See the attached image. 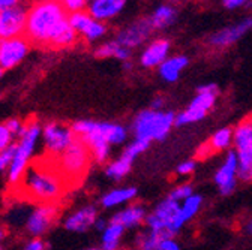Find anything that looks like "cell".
I'll return each instance as SVG.
<instances>
[{
    "instance_id": "e575fe53",
    "label": "cell",
    "mask_w": 252,
    "mask_h": 250,
    "mask_svg": "<svg viewBox=\"0 0 252 250\" xmlns=\"http://www.w3.org/2000/svg\"><path fill=\"white\" fill-rule=\"evenodd\" d=\"M6 126L9 128V131L12 132V135L15 137V139H18L21 137V134L24 132L26 129V120L23 118H18V117H11L8 120H5Z\"/></svg>"
},
{
    "instance_id": "277c9868",
    "label": "cell",
    "mask_w": 252,
    "mask_h": 250,
    "mask_svg": "<svg viewBox=\"0 0 252 250\" xmlns=\"http://www.w3.org/2000/svg\"><path fill=\"white\" fill-rule=\"evenodd\" d=\"M42 135V124L36 118L26 120V129L21 134V137L15 141V150L12 164L6 172L8 183L12 187H18L24 174L33 164V156L36 151V147L41 141Z\"/></svg>"
},
{
    "instance_id": "ffe728a7",
    "label": "cell",
    "mask_w": 252,
    "mask_h": 250,
    "mask_svg": "<svg viewBox=\"0 0 252 250\" xmlns=\"http://www.w3.org/2000/svg\"><path fill=\"white\" fill-rule=\"evenodd\" d=\"M146 216H147V210L144 208V205L134 201L128 205L119 208L111 216L110 221L122 225L125 229H132V228H138V226L144 225Z\"/></svg>"
},
{
    "instance_id": "9c48e42d",
    "label": "cell",
    "mask_w": 252,
    "mask_h": 250,
    "mask_svg": "<svg viewBox=\"0 0 252 250\" xmlns=\"http://www.w3.org/2000/svg\"><path fill=\"white\" fill-rule=\"evenodd\" d=\"M233 132V150L239 161V180L252 183V118L240 121Z\"/></svg>"
},
{
    "instance_id": "4fadbf2b",
    "label": "cell",
    "mask_w": 252,
    "mask_h": 250,
    "mask_svg": "<svg viewBox=\"0 0 252 250\" xmlns=\"http://www.w3.org/2000/svg\"><path fill=\"white\" fill-rule=\"evenodd\" d=\"M153 27L149 21V17L144 18H138L132 23H129L128 26L122 27L119 32L116 33V41L120 42L122 45H125L129 50H135L140 47H144L150 36L153 35Z\"/></svg>"
},
{
    "instance_id": "f35d334b",
    "label": "cell",
    "mask_w": 252,
    "mask_h": 250,
    "mask_svg": "<svg viewBox=\"0 0 252 250\" xmlns=\"http://www.w3.org/2000/svg\"><path fill=\"white\" fill-rule=\"evenodd\" d=\"M161 250H182V246L173 235H167L161 241Z\"/></svg>"
},
{
    "instance_id": "4dcf8cb0",
    "label": "cell",
    "mask_w": 252,
    "mask_h": 250,
    "mask_svg": "<svg viewBox=\"0 0 252 250\" xmlns=\"http://www.w3.org/2000/svg\"><path fill=\"white\" fill-rule=\"evenodd\" d=\"M150 144L152 142H149L146 139H137V138H134L129 144L125 145L122 154L125 156V158H128L129 161L135 162V159L140 158V156L150 147Z\"/></svg>"
},
{
    "instance_id": "f6af8a7d",
    "label": "cell",
    "mask_w": 252,
    "mask_h": 250,
    "mask_svg": "<svg viewBox=\"0 0 252 250\" xmlns=\"http://www.w3.org/2000/svg\"><path fill=\"white\" fill-rule=\"evenodd\" d=\"M246 229H248V232H249V234H252V219H251V221H249V223H248Z\"/></svg>"
},
{
    "instance_id": "836d02e7",
    "label": "cell",
    "mask_w": 252,
    "mask_h": 250,
    "mask_svg": "<svg viewBox=\"0 0 252 250\" xmlns=\"http://www.w3.org/2000/svg\"><path fill=\"white\" fill-rule=\"evenodd\" d=\"M68 14H75L87 9V0H59Z\"/></svg>"
},
{
    "instance_id": "f546056e",
    "label": "cell",
    "mask_w": 252,
    "mask_h": 250,
    "mask_svg": "<svg viewBox=\"0 0 252 250\" xmlns=\"http://www.w3.org/2000/svg\"><path fill=\"white\" fill-rule=\"evenodd\" d=\"M203 207V196L198 194H192L189 198H186L185 201L180 202V213L182 217L185 219V222L189 223L192 219L200 213Z\"/></svg>"
},
{
    "instance_id": "7402d4cb",
    "label": "cell",
    "mask_w": 252,
    "mask_h": 250,
    "mask_svg": "<svg viewBox=\"0 0 252 250\" xmlns=\"http://www.w3.org/2000/svg\"><path fill=\"white\" fill-rule=\"evenodd\" d=\"M189 66V58L183 54H174L168 56L162 63L158 66V75L167 84H174L180 80L183 71Z\"/></svg>"
},
{
    "instance_id": "d6a6232c",
    "label": "cell",
    "mask_w": 252,
    "mask_h": 250,
    "mask_svg": "<svg viewBox=\"0 0 252 250\" xmlns=\"http://www.w3.org/2000/svg\"><path fill=\"white\" fill-rule=\"evenodd\" d=\"M15 137L12 135V132L9 131V128L6 126V123L2 121L0 123V151L9 148L11 145L15 144Z\"/></svg>"
},
{
    "instance_id": "484cf974",
    "label": "cell",
    "mask_w": 252,
    "mask_h": 250,
    "mask_svg": "<svg viewBox=\"0 0 252 250\" xmlns=\"http://www.w3.org/2000/svg\"><path fill=\"white\" fill-rule=\"evenodd\" d=\"M233 137L234 132L231 128H219L216 132L212 134L207 144H204V154L219 153V151H228L233 147Z\"/></svg>"
},
{
    "instance_id": "f907efd6",
    "label": "cell",
    "mask_w": 252,
    "mask_h": 250,
    "mask_svg": "<svg viewBox=\"0 0 252 250\" xmlns=\"http://www.w3.org/2000/svg\"><path fill=\"white\" fill-rule=\"evenodd\" d=\"M89 2H90V0H87V3H89Z\"/></svg>"
},
{
    "instance_id": "8d00e7d4",
    "label": "cell",
    "mask_w": 252,
    "mask_h": 250,
    "mask_svg": "<svg viewBox=\"0 0 252 250\" xmlns=\"http://www.w3.org/2000/svg\"><path fill=\"white\" fill-rule=\"evenodd\" d=\"M195 168H197V162L194 159H186L183 162H180L176 168V174L180 175V177H189L195 172Z\"/></svg>"
},
{
    "instance_id": "f1b7e54d",
    "label": "cell",
    "mask_w": 252,
    "mask_h": 250,
    "mask_svg": "<svg viewBox=\"0 0 252 250\" xmlns=\"http://www.w3.org/2000/svg\"><path fill=\"white\" fill-rule=\"evenodd\" d=\"M164 237H167V234L146 228L135 238V250H161V241Z\"/></svg>"
},
{
    "instance_id": "cb8c5ba5",
    "label": "cell",
    "mask_w": 252,
    "mask_h": 250,
    "mask_svg": "<svg viewBox=\"0 0 252 250\" xmlns=\"http://www.w3.org/2000/svg\"><path fill=\"white\" fill-rule=\"evenodd\" d=\"M149 21L153 30H167L177 21V8L173 3H161L158 5L153 12L149 15Z\"/></svg>"
},
{
    "instance_id": "c3c4849f",
    "label": "cell",
    "mask_w": 252,
    "mask_h": 250,
    "mask_svg": "<svg viewBox=\"0 0 252 250\" xmlns=\"http://www.w3.org/2000/svg\"><path fill=\"white\" fill-rule=\"evenodd\" d=\"M0 250H3V247H2V246H0Z\"/></svg>"
},
{
    "instance_id": "ee69618b",
    "label": "cell",
    "mask_w": 252,
    "mask_h": 250,
    "mask_svg": "<svg viewBox=\"0 0 252 250\" xmlns=\"http://www.w3.org/2000/svg\"><path fill=\"white\" fill-rule=\"evenodd\" d=\"M6 235H8V232H6V229L3 228V226H0V243H2L5 238H6Z\"/></svg>"
},
{
    "instance_id": "ac0fdd59",
    "label": "cell",
    "mask_w": 252,
    "mask_h": 250,
    "mask_svg": "<svg viewBox=\"0 0 252 250\" xmlns=\"http://www.w3.org/2000/svg\"><path fill=\"white\" fill-rule=\"evenodd\" d=\"M170 51L171 42L167 38H155L143 47L138 61L144 69H158V66L168 58Z\"/></svg>"
},
{
    "instance_id": "b9f144b4",
    "label": "cell",
    "mask_w": 252,
    "mask_h": 250,
    "mask_svg": "<svg viewBox=\"0 0 252 250\" xmlns=\"http://www.w3.org/2000/svg\"><path fill=\"white\" fill-rule=\"evenodd\" d=\"M150 108H153V110H164V108H165V99H164L162 96H156V98L152 101Z\"/></svg>"
},
{
    "instance_id": "7dc6e473",
    "label": "cell",
    "mask_w": 252,
    "mask_h": 250,
    "mask_svg": "<svg viewBox=\"0 0 252 250\" xmlns=\"http://www.w3.org/2000/svg\"><path fill=\"white\" fill-rule=\"evenodd\" d=\"M5 72H6L5 69H2V68H0V80H2V78H3V75H5Z\"/></svg>"
},
{
    "instance_id": "4316f807",
    "label": "cell",
    "mask_w": 252,
    "mask_h": 250,
    "mask_svg": "<svg viewBox=\"0 0 252 250\" xmlns=\"http://www.w3.org/2000/svg\"><path fill=\"white\" fill-rule=\"evenodd\" d=\"M125 228L113 221H108V225L101 231V246L105 250H119L122 238L125 235Z\"/></svg>"
},
{
    "instance_id": "5b68a950",
    "label": "cell",
    "mask_w": 252,
    "mask_h": 250,
    "mask_svg": "<svg viewBox=\"0 0 252 250\" xmlns=\"http://www.w3.org/2000/svg\"><path fill=\"white\" fill-rule=\"evenodd\" d=\"M176 126V112L165 110L144 108L135 114L131 121L129 131L137 139H146L149 142L164 141L171 129Z\"/></svg>"
},
{
    "instance_id": "6da1fadb",
    "label": "cell",
    "mask_w": 252,
    "mask_h": 250,
    "mask_svg": "<svg viewBox=\"0 0 252 250\" xmlns=\"http://www.w3.org/2000/svg\"><path fill=\"white\" fill-rule=\"evenodd\" d=\"M24 36L32 45L50 50L71 48L78 41L69 14L59 0H36L27 8Z\"/></svg>"
},
{
    "instance_id": "30bf717a",
    "label": "cell",
    "mask_w": 252,
    "mask_h": 250,
    "mask_svg": "<svg viewBox=\"0 0 252 250\" xmlns=\"http://www.w3.org/2000/svg\"><path fill=\"white\" fill-rule=\"evenodd\" d=\"M60 208L57 204L41 202L32 208L26 217L24 229L30 237H44L59 221Z\"/></svg>"
},
{
    "instance_id": "9a60e30c",
    "label": "cell",
    "mask_w": 252,
    "mask_h": 250,
    "mask_svg": "<svg viewBox=\"0 0 252 250\" xmlns=\"http://www.w3.org/2000/svg\"><path fill=\"white\" fill-rule=\"evenodd\" d=\"M213 181L220 195H231L239 183V161L234 150H228L224 161L213 174Z\"/></svg>"
},
{
    "instance_id": "8992f818",
    "label": "cell",
    "mask_w": 252,
    "mask_h": 250,
    "mask_svg": "<svg viewBox=\"0 0 252 250\" xmlns=\"http://www.w3.org/2000/svg\"><path fill=\"white\" fill-rule=\"evenodd\" d=\"M218 93L219 88L215 83H206L198 85L195 96L189 101V104L180 112L176 114V126L185 128L204 120L216 105Z\"/></svg>"
},
{
    "instance_id": "44dd1931",
    "label": "cell",
    "mask_w": 252,
    "mask_h": 250,
    "mask_svg": "<svg viewBox=\"0 0 252 250\" xmlns=\"http://www.w3.org/2000/svg\"><path fill=\"white\" fill-rule=\"evenodd\" d=\"M128 0H90L87 3V12L99 21L108 23L120 15Z\"/></svg>"
},
{
    "instance_id": "2e32d148",
    "label": "cell",
    "mask_w": 252,
    "mask_h": 250,
    "mask_svg": "<svg viewBox=\"0 0 252 250\" xmlns=\"http://www.w3.org/2000/svg\"><path fill=\"white\" fill-rule=\"evenodd\" d=\"M252 30V17L243 18L231 26H225L210 35L209 44L215 48H227L239 42Z\"/></svg>"
},
{
    "instance_id": "5bb4252c",
    "label": "cell",
    "mask_w": 252,
    "mask_h": 250,
    "mask_svg": "<svg viewBox=\"0 0 252 250\" xmlns=\"http://www.w3.org/2000/svg\"><path fill=\"white\" fill-rule=\"evenodd\" d=\"M69 21H71V26L74 27V30L77 32L78 38H81L90 44L101 41L108 33L107 23L96 20L87 11L69 14Z\"/></svg>"
},
{
    "instance_id": "52a82bcc",
    "label": "cell",
    "mask_w": 252,
    "mask_h": 250,
    "mask_svg": "<svg viewBox=\"0 0 252 250\" xmlns=\"http://www.w3.org/2000/svg\"><path fill=\"white\" fill-rule=\"evenodd\" d=\"M144 225L147 229L176 237L186 225L180 213V202L167 196L147 213Z\"/></svg>"
},
{
    "instance_id": "681fc988",
    "label": "cell",
    "mask_w": 252,
    "mask_h": 250,
    "mask_svg": "<svg viewBox=\"0 0 252 250\" xmlns=\"http://www.w3.org/2000/svg\"><path fill=\"white\" fill-rule=\"evenodd\" d=\"M0 99H2V93H0Z\"/></svg>"
},
{
    "instance_id": "d6986e66",
    "label": "cell",
    "mask_w": 252,
    "mask_h": 250,
    "mask_svg": "<svg viewBox=\"0 0 252 250\" xmlns=\"http://www.w3.org/2000/svg\"><path fill=\"white\" fill-rule=\"evenodd\" d=\"M98 208L89 204L80 207L78 210L72 211L63 221V228L71 232H86L90 228H94V223L98 221Z\"/></svg>"
},
{
    "instance_id": "bcb514c9",
    "label": "cell",
    "mask_w": 252,
    "mask_h": 250,
    "mask_svg": "<svg viewBox=\"0 0 252 250\" xmlns=\"http://www.w3.org/2000/svg\"><path fill=\"white\" fill-rule=\"evenodd\" d=\"M84 250H105V249L101 246V247H89V249H84Z\"/></svg>"
},
{
    "instance_id": "83f0119b",
    "label": "cell",
    "mask_w": 252,
    "mask_h": 250,
    "mask_svg": "<svg viewBox=\"0 0 252 250\" xmlns=\"http://www.w3.org/2000/svg\"><path fill=\"white\" fill-rule=\"evenodd\" d=\"M132 164H134L132 161H129L128 158H125L123 154H120L114 161L105 164V175L113 181H122L123 178L129 175L132 169Z\"/></svg>"
},
{
    "instance_id": "74e56055",
    "label": "cell",
    "mask_w": 252,
    "mask_h": 250,
    "mask_svg": "<svg viewBox=\"0 0 252 250\" xmlns=\"http://www.w3.org/2000/svg\"><path fill=\"white\" fill-rule=\"evenodd\" d=\"M48 243L42 237H32L23 247L21 250H48Z\"/></svg>"
},
{
    "instance_id": "7a4b0ae2",
    "label": "cell",
    "mask_w": 252,
    "mask_h": 250,
    "mask_svg": "<svg viewBox=\"0 0 252 250\" xmlns=\"http://www.w3.org/2000/svg\"><path fill=\"white\" fill-rule=\"evenodd\" d=\"M78 139H81L92 154V161L105 165L111 156L113 147L122 145L128 141L129 131L120 123L98 121L83 118L71 124Z\"/></svg>"
},
{
    "instance_id": "60d3db41",
    "label": "cell",
    "mask_w": 252,
    "mask_h": 250,
    "mask_svg": "<svg viewBox=\"0 0 252 250\" xmlns=\"http://www.w3.org/2000/svg\"><path fill=\"white\" fill-rule=\"evenodd\" d=\"M21 0H0V12L11 9L14 6H18Z\"/></svg>"
},
{
    "instance_id": "603a6c76",
    "label": "cell",
    "mask_w": 252,
    "mask_h": 250,
    "mask_svg": "<svg viewBox=\"0 0 252 250\" xmlns=\"http://www.w3.org/2000/svg\"><path fill=\"white\" fill-rule=\"evenodd\" d=\"M137 194H138L137 189L132 186H117L101 196L99 204L102 208H108V210L110 208H122L125 205L134 202L137 198Z\"/></svg>"
},
{
    "instance_id": "7c38bea8",
    "label": "cell",
    "mask_w": 252,
    "mask_h": 250,
    "mask_svg": "<svg viewBox=\"0 0 252 250\" xmlns=\"http://www.w3.org/2000/svg\"><path fill=\"white\" fill-rule=\"evenodd\" d=\"M32 47L33 45L26 36L0 39V68L11 71L21 65L27 58Z\"/></svg>"
},
{
    "instance_id": "ba28073f",
    "label": "cell",
    "mask_w": 252,
    "mask_h": 250,
    "mask_svg": "<svg viewBox=\"0 0 252 250\" xmlns=\"http://www.w3.org/2000/svg\"><path fill=\"white\" fill-rule=\"evenodd\" d=\"M92 154L86 144L75 137L72 144L56 158V167L68 183L81 180L89 171Z\"/></svg>"
},
{
    "instance_id": "d590c367",
    "label": "cell",
    "mask_w": 252,
    "mask_h": 250,
    "mask_svg": "<svg viewBox=\"0 0 252 250\" xmlns=\"http://www.w3.org/2000/svg\"><path fill=\"white\" fill-rule=\"evenodd\" d=\"M14 150H15V144L11 145L9 148H5L0 151V172H8V169L12 164Z\"/></svg>"
},
{
    "instance_id": "1f68e13d",
    "label": "cell",
    "mask_w": 252,
    "mask_h": 250,
    "mask_svg": "<svg viewBox=\"0 0 252 250\" xmlns=\"http://www.w3.org/2000/svg\"><path fill=\"white\" fill-rule=\"evenodd\" d=\"M192 194H195L192 184H189V183H180V184H177L176 187H173L171 192H170L167 196L171 198V199H174V201H177V202H182V201H185L186 198L191 196Z\"/></svg>"
},
{
    "instance_id": "7bdbcfd3",
    "label": "cell",
    "mask_w": 252,
    "mask_h": 250,
    "mask_svg": "<svg viewBox=\"0 0 252 250\" xmlns=\"http://www.w3.org/2000/svg\"><path fill=\"white\" fill-rule=\"evenodd\" d=\"M108 225V221H105V219H102V217H98V221H96V223H94V228H96L99 232L101 231H104V228Z\"/></svg>"
},
{
    "instance_id": "d4e9b609",
    "label": "cell",
    "mask_w": 252,
    "mask_h": 250,
    "mask_svg": "<svg viewBox=\"0 0 252 250\" xmlns=\"http://www.w3.org/2000/svg\"><path fill=\"white\" fill-rule=\"evenodd\" d=\"M94 57H98L101 60L114 58V60H119L122 63H125V61L131 60L132 50L126 48L125 45H122L120 42L113 39V41H107V42H102L101 45H98L96 50H94Z\"/></svg>"
},
{
    "instance_id": "e0dca14e",
    "label": "cell",
    "mask_w": 252,
    "mask_h": 250,
    "mask_svg": "<svg viewBox=\"0 0 252 250\" xmlns=\"http://www.w3.org/2000/svg\"><path fill=\"white\" fill-rule=\"evenodd\" d=\"M27 8L18 5L0 12V39L24 36Z\"/></svg>"
},
{
    "instance_id": "8fae6325",
    "label": "cell",
    "mask_w": 252,
    "mask_h": 250,
    "mask_svg": "<svg viewBox=\"0 0 252 250\" xmlns=\"http://www.w3.org/2000/svg\"><path fill=\"white\" fill-rule=\"evenodd\" d=\"M74 139L75 134L71 126H65L57 121H50L42 126L41 141L50 158L56 159L60 153H63L72 144Z\"/></svg>"
},
{
    "instance_id": "ab89813d",
    "label": "cell",
    "mask_w": 252,
    "mask_h": 250,
    "mask_svg": "<svg viewBox=\"0 0 252 250\" xmlns=\"http://www.w3.org/2000/svg\"><path fill=\"white\" fill-rule=\"evenodd\" d=\"M224 5V8L230 9V11H236L240 8H245L251 3V0H220Z\"/></svg>"
},
{
    "instance_id": "3957f363",
    "label": "cell",
    "mask_w": 252,
    "mask_h": 250,
    "mask_svg": "<svg viewBox=\"0 0 252 250\" xmlns=\"http://www.w3.org/2000/svg\"><path fill=\"white\" fill-rule=\"evenodd\" d=\"M68 187L65 180L57 169V167L47 164L33 162L24 174L18 189L23 191L24 196L36 204H59Z\"/></svg>"
}]
</instances>
